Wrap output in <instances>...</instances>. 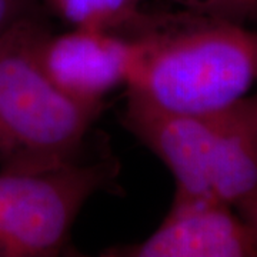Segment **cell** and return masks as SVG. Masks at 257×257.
Wrapping results in <instances>:
<instances>
[{
	"mask_svg": "<svg viewBox=\"0 0 257 257\" xmlns=\"http://www.w3.org/2000/svg\"><path fill=\"white\" fill-rule=\"evenodd\" d=\"M126 29L136 32L127 94L159 109L220 110L244 99L257 82V33L240 23L184 10L140 13Z\"/></svg>",
	"mask_w": 257,
	"mask_h": 257,
	"instance_id": "6da1fadb",
	"label": "cell"
},
{
	"mask_svg": "<svg viewBox=\"0 0 257 257\" xmlns=\"http://www.w3.org/2000/svg\"><path fill=\"white\" fill-rule=\"evenodd\" d=\"M123 124L173 173V203L236 206L257 192V96L182 114L127 94Z\"/></svg>",
	"mask_w": 257,
	"mask_h": 257,
	"instance_id": "7a4b0ae2",
	"label": "cell"
},
{
	"mask_svg": "<svg viewBox=\"0 0 257 257\" xmlns=\"http://www.w3.org/2000/svg\"><path fill=\"white\" fill-rule=\"evenodd\" d=\"M45 15L25 19L0 40V170L45 172L77 162L100 106L60 92L43 73L37 45Z\"/></svg>",
	"mask_w": 257,
	"mask_h": 257,
	"instance_id": "3957f363",
	"label": "cell"
},
{
	"mask_svg": "<svg viewBox=\"0 0 257 257\" xmlns=\"http://www.w3.org/2000/svg\"><path fill=\"white\" fill-rule=\"evenodd\" d=\"M113 172L79 160L45 172L0 170V257L59 256L82 206Z\"/></svg>",
	"mask_w": 257,
	"mask_h": 257,
	"instance_id": "277c9868",
	"label": "cell"
},
{
	"mask_svg": "<svg viewBox=\"0 0 257 257\" xmlns=\"http://www.w3.org/2000/svg\"><path fill=\"white\" fill-rule=\"evenodd\" d=\"M133 57V40L106 30L73 28L53 35L49 29L37 45V60L47 79L72 100L93 106L127 83Z\"/></svg>",
	"mask_w": 257,
	"mask_h": 257,
	"instance_id": "5b68a950",
	"label": "cell"
},
{
	"mask_svg": "<svg viewBox=\"0 0 257 257\" xmlns=\"http://www.w3.org/2000/svg\"><path fill=\"white\" fill-rule=\"evenodd\" d=\"M124 257H254L257 233L231 206L172 203L163 223L139 244L104 253Z\"/></svg>",
	"mask_w": 257,
	"mask_h": 257,
	"instance_id": "8992f818",
	"label": "cell"
},
{
	"mask_svg": "<svg viewBox=\"0 0 257 257\" xmlns=\"http://www.w3.org/2000/svg\"><path fill=\"white\" fill-rule=\"evenodd\" d=\"M72 28L119 32L140 16L143 0H40Z\"/></svg>",
	"mask_w": 257,
	"mask_h": 257,
	"instance_id": "52a82bcc",
	"label": "cell"
},
{
	"mask_svg": "<svg viewBox=\"0 0 257 257\" xmlns=\"http://www.w3.org/2000/svg\"><path fill=\"white\" fill-rule=\"evenodd\" d=\"M184 10L244 25L257 16V0H172Z\"/></svg>",
	"mask_w": 257,
	"mask_h": 257,
	"instance_id": "ba28073f",
	"label": "cell"
},
{
	"mask_svg": "<svg viewBox=\"0 0 257 257\" xmlns=\"http://www.w3.org/2000/svg\"><path fill=\"white\" fill-rule=\"evenodd\" d=\"M40 0H0V40L25 19L45 15Z\"/></svg>",
	"mask_w": 257,
	"mask_h": 257,
	"instance_id": "9c48e42d",
	"label": "cell"
},
{
	"mask_svg": "<svg viewBox=\"0 0 257 257\" xmlns=\"http://www.w3.org/2000/svg\"><path fill=\"white\" fill-rule=\"evenodd\" d=\"M236 206L239 209L240 216L247 221L257 233V192L244 197Z\"/></svg>",
	"mask_w": 257,
	"mask_h": 257,
	"instance_id": "30bf717a",
	"label": "cell"
}]
</instances>
